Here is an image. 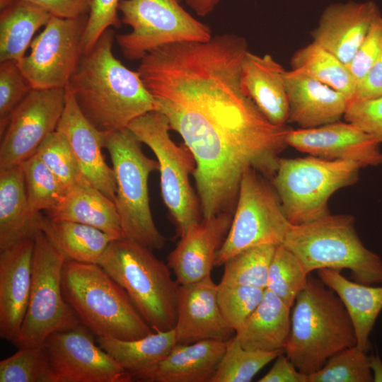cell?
I'll use <instances>...</instances> for the list:
<instances>
[{
  "mask_svg": "<svg viewBox=\"0 0 382 382\" xmlns=\"http://www.w3.org/2000/svg\"><path fill=\"white\" fill-rule=\"evenodd\" d=\"M114 38L113 29L105 30L83 54L66 86L83 115L105 134L127 128L137 118L156 111L154 98L138 72L115 57Z\"/></svg>",
  "mask_w": 382,
  "mask_h": 382,
  "instance_id": "obj_1",
  "label": "cell"
},
{
  "mask_svg": "<svg viewBox=\"0 0 382 382\" xmlns=\"http://www.w3.org/2000/svg\"><path fill=\"white\" fill-rule=\"evenodd\" d=\"M355 345L354 326L340 297L320 279L308 278L294 303L286 357L309 375L336 353Z\"/></svg>",
  "mask_w": 382,
  "mask_h": 382,
  "instance_id": "obj_2",
  "label": "cell"
},
{
  "mask_svg": "<svg viewBox=\"0 0 382 382\" xmlns=\"http://www.w3.org/2000/svg\"><path fill=\"white\" fill-rule=\"evenodd\" d=\"M62 287L81 323L96 337L132 340L154 332L125 289L98 264L66 260Z\"/></svg>",
  "mask_w": 382,
  "mask_h": 382,
  "instance_id": "obj_3",
  "label": "cell"
},
{
  "mask_svg": "<svg viewBox=\"0 0 382 382\" xmlns=\"http://www.w3.org/2000/svg\"><path fill=\"white\" fill-rule=\"evenodd\" d=\"M350 214H328L313 221L291 224L282 245L301 261L306 272L331 269L350 270L354 281L382 284V259L368 249Z\"/></svg>",
  "mask_w": 382,
  "mask_h": 382,
  "instance_id": "obj_4",
  "label": "cell"
},
{
  "mask_svg": "<svg viewBox=\"0 0 382 382\" xmlns=\"http://www.w3.org/2000/svg\"><path fill=\"white\" fill-rule=\"evenodd\" d=\"M151 250L126 238L115 239L98 265L125 289L154 331H166L177 321L179 284L168 264Z\"/></svg>",
  "mask_w": 382,
  "mask_h": 382,
  "instance_id": "obj_5",
  "label": "cell"
},
{
  "mask_svg": "<svg viewBox=\"0 0 382 382\" xmlns=\"http://www.w3.org/2000/svg\"><path fill=\"white\" fill-rule=\"evenodd\" d=\"M141 144L128 127L105 135L116 182L115 204L124 238L161 250L166 238L154 221L148 189L149 177L158 163L144 154Z\"/></svg>",
  "mask_w": 382,
  "mask_h": 382,
  "instance_id": "obj_6",
  "label": "cell"
},
{
  "mask_svg": "<svg viewBox=\"0 0 382 382\" xmlns=\"http://www.w3.org/2000/svg\"><path fill=\"white\" fill-rule=\"evenodd\" d=\"M360 168L353 161L311 155L279 158L272 183L288 221L299 225L330 214L328 204L331 195L354 184Z\"/></svg>",
  "mask_w": 382,
  "mask_h": 382,
  "instance_id": "obj_7",
  "label": "cell"
},
{
  "mask_svg": "<svg viewBox=\"0 0 382 382\" xmlns=\"http://www.w3.org/2000/svg\"><path fill=\"white\" fill-rule=\"evenodd\" d=\"M128 128L156 157L161 196L181 237L202 219L199 198L190 181L195 169V158L185 144L179 146L172 140L168 120L160 112L141 115Z\"/></svg>",
  "mask_w": 382,
  "mask_h": 382,
  "instance_id": "obj_8",
  "label": "cell"
},
{
  "mask_svg": "<svg viewBox=\"0 0 382 382\" xmlns=\"http://www.w3.org/2000/svg\"><path fill=\"white\" fill-rule=\"evenodd\" d=\"M118 11L128 33L116 36L122 55L141 60L151 51L181 42H204L212 38L210 28L181 5V0H120Z\"/></svg>",
  "mask_w": 382,
  "mask_h": 382,
  "instance_id": "obj_9",
  "label": "cell"
},
{
  "mask_svg": "<svg viewBox=\"0 0 382 382\" xmlns=\"http://www.w3.org/2000/svg\"><path fill=\"white\" fill-rule=\"evenodd\" d=\"M66 260L42 231L35 236L30 296L14 345L18 348L41 345L52 333L81 323L62 292V270Z\"/></svg>",
  "mask_w": 382,
  "mask_h": 382,
  "instance_id": "obj_10",
  "label": "cell"
},
{
  "mask_svg": "<svg viewBox=\"0 0 382 382\" xmlns=\"http://www.w3.org/2000/svg\"><path fill=\"white\" fill-rule=\"evenodd\" d=\"M265 178L253 168L243 173L231 224L214 267L248 248L283 243L291 224L272 183Z\"/></svg>",
  "mask_w": 382,
  "mask_h": 382,
  "instance_id": "obj_11",
  "label": "cell"
},
{
  "mask_svg": "<svg viewBox=\"0 0 382 382\" xmlns=\"http://www.w3.org/2000/svg\"><path fill=\"white\" fill-rule=\"evenodd\" d=\"M88 14L73 18L51 16L18 64L34 89L65 88L83 55Z\"/></svg>",
  "mask_w": 382,
  "mask_h": 382,
  "instance_id": "obj_12",
  "label": "cell"
},
{
  "mask_svg": "<svg viewBox=\"0 0 382 382\" xmlns=\"http://www.w3.org/2000/svg\"><path fill=\"white\" fill-rule=\"evenodd\" d=\"M82 323L52 333L43 343L53 382H130L132 376L96 344Z\"/></svg>",
  "mask_w": 382,
  "mask_h": 382,
  "instance_id": "obj_13",
  "label": "cell"
},
{
  "mask_svg": "<svg viewBox=\"0 0 382 382\" xmlns=\"http://www.w3.org/2000/svg\"><path fill=\"white\" fill-rule=\"evenodd\" d=\"M65 88H33L16 107L1 134L0 171L19 166L35 154L57 130L65 105Z\"/></svg>",
  "mask_w": 382,
  "mask_h": 382,
  "instance_id": "obj_14",
  "label": "cell"
},
{
  "mask_svg": "<svg viewBox=\"0 0 382 382\" xmlns=\"http://www.w3.org/2000/svg\"><path fill=\"white\" fill-rule=\"evenodd\" d=\"M286 144L308 155L345 160L361 168L382 165L381 144L355 125L340 120L319 127L290 129Z\"/></svg>",
  "mask_w": 382,
  "mask_h": 382,
  "instance_id": "obj_15",
  "label": "cell"
},
{
  "mask_svg": "<svg viewBox=\"0 0 382 382\" xmlns=\"http://www.w3.org/2000/svg\"><path fill=\"white\" fill-rule=\"evenodd\" d=\"M64 110L57 130L67 139L81 175L115 202V173L102 154L106 134L97 129L83 115L66 86Z\"/></svg>",
  "mask_w": 382,
  "mask_h": 382,
  "instance_id": "obj_16",
  "label": "cell"
},
{
  "mask_svg": "<svg viewBox=\"0 0 382 382\" xmlns=\"http://www.w3.org/2000/svg\"><path fill=\"white\" fill-rule=\"evenodd\" d=\"M218 284L211 275L198 282L179 284L177 321L178 344L201 340L228 341L235 331L227 324L217 301Z\"/></svg>",
  "mask_w": 382,
  "mask_h": 382,
  "instance_id": "obj_17",
  "label": "cell"
},
{
  "mask_svg": "<svg viewBox=\"0 0 382 382\" xmlns=\"http://www.w3.org/2000/svg\"><path fill=\"white\" fill-rule=\"evenodd\" d=\"M35 239L0 251V336L17 342L28 306Z\"/></svg>",
  "mask_w": 382,
  "mask_h": 382,
  "instance_id": "obj_18",
  "label": "cell"
},
{
  "mask_svg": "<svg viewBox=\"0 0 382 382\" xmlns=\"http://www.w3.org/2000/svg\"><path fill=\"white\" fill-rule=\"evenodd\" d=\"M233 214H218L202 220L180 237L168 256V265L179 284L198 282L211 275L216 254L229 231Z\"/></svg>",
  "mask_w": 382,
  "mask_h": 382,
  "instance_id": "obj_19",
  "label": "cell"
},
{
  "mask_svg": "<svg viewBox=\"0 0 382 382\" xmlns=\"http://www.w3.org/2000/svg\"><path fill=\"white\" fill-rule=\"evenodd\" d=\"M380 14L372 1L332 4L311 32L313 41L348 65Z\"/></svg>",
  "mask_w": 382,
  "mask_h": 382,
  "instance_id": "obj_20",
  "label": "cell"
},
{
  "mask_svg": "<svg viewBox=\"0 0 382 382\" xmlns=\"http://www.w3.org/2000/svg\"><path fill=\"white\" fill-rule=\"evenodd\" d=\"M285 81L288 122L308 129L339 121L344 117L349 101L338 91L294 69L286 71Z\"/></svg>",
  "mask_w": 382,
  "mask_h": 382,
  "instance_id": "obj_21",
  "label": "cell"
},
{
  "mask_svg": "<svg viewBox=\"0 0 382 382\" xmlns=\"http://www.w3.org/2000/svg\"><path fill=\"white\" fill-rule=\"evenodd\" d=\"M284 68L270 54L246 52L241 69V86L261 113L275 125L289 120Z\"/></svg>",
  "mask_w": 382,
  "mask_h": 382,
  "instance_id": "obj_22",
  "label": "cell"
},
{
  "mask_svg": "<svg viewBox=\"0 0 382 382\" xmlns=\"http://www.w3.org/2000/svg\"><path fill=\"white\" fill-rule=\"evenodd\" d=\"M44 218L28 202L21 166L0 171V251L35 239Z\"/></svg>",
  "mask_w": 382,
  "mask_h": 382,
  "instance_id": "obj_23",
  "label": "cell"
},
{
  "mask_svg": "<svg viewBox=\"0 0 382 382\" xmlns=\"http://www.w3.org/2000/svg\"><path fill=\"white\" fill-rule=\"evenodd\" d=\"M228 341L206 340L190 344H177L139 381L211 382Z\"/></svg>",
  "mask_w": 382,
  "mask_h": 382,
  "instance_id": "obj_24",
  "label": "cell"
},
{
  "mask_svg": "<svg viewBox=\"0 0 382 382\" xmlns=\"http://www.w3.org/2000/svg\"><path fill=\"white\" fill-rule=\"evenodd\" d=\"M47 217L97 228L115 239L125 238L115 202L83 175L68 188Z\"/></svg>",
  "mask_w": 382,
  "mask_h": 382,
  "instance_id": "obj_25",
  "label": "cell"
},
{
  "mask_svg": "<svg viewBox=\"0 0 382 382\" xmlns=\"http://www.w3.org/2000/svg\"><path fill=\"white\" fill-rule=\"evenodd\" d=\"M290 330V308L265 289L259 305L236 332L235 337L246 349L285 351Z\"/></svg>",
  "mask_w": 382,
  "mask_h": 382,
  "instance_id": "obj_26",
  "label": "cell"
},
{
  "mask_svg": "<svg viewBox=\"0 0 382 382\" xmlns=\"http://www.w3.org/2000/svg\"><path fill=\"white\" fill-rule=\"evenodd\" d=\"M317 271L319 279L345 305L354 326L357 346L367 352L370 333L382 310V286L352 282L335 270Z\"/></svg>",
  "mask_w": 382,
  "mask_h": 382,
  "instance_id": "obj_27",
  "label": "cell"
},
{
  "mask_svg": "<svg viewBox=\"0 0 382 382\" xmlns=\"http://www.w3.org/2000/svg\"><path fill=\"white\" fill-rule=\"evenodd\" d=\"M0 62H18L25 56L35 33L51 15L25 0H0Z\"/></svg>",
  "mask_w": 382,
  "mask_h": 382,
  "instance_id": "obj_28",
  "label": "cell"
},
{
  "mask_svg": "<svg viewBox=\"0 0 382 382\" xmlns=\"http://www.w3.org/2000/svg\"><path fill=\"white\" fill-rule=\"evenodd\" d=\"M98 345L133 378L139 381L163 360L177 345L174 328L153 332L137 340L96 337Z\"/></svg>",
  "mask_w": 382,
  "mask_h": 382,
  "instance_id": "obj_29",
  "label": "cell"
},
{
  "mask_svg": "<svg viewBox=\"0 0 382 382\" xmlns=\"http://www.w3.org/2000/svg\"><path fill=\"white\" fill-rule=\"evenodd\" d=\"M42 231L67 260L98 264L114 238L91 226L45 216Z\"/></svg>",
  "mask_w": 382,
  "mask_h": 382,
  "instance_id": "obj_30",
  "label": "cell"
},
{
  "mask_svg": "<svg viewBox=\"0 0 382 382\" xmlns=\"http://www.w3.org/2000/svg\"><path fill=\"white\" fill-rule=\"evenodd\" d=\"M291 66L338 91L349 103L353 100L357 81L348 65L315 42L294 53Z\"/></svg>",
  "mask_w": 382,
  "mask_h": 382,
  "instance_id": "obj_31",
  "label": "cell"
},
{
  "mask_svg": "<svg viewBox=\"0 0 382 382\" xmlns=\"http://www.w3.org/2000/svg\"><path fill=\"white\" fill-rule=\"evenodd\" d=\"M277 246L257 245L232 256L224 264V274L220 284L265 289L270 266Z\"/></svg>",
  "mask_w": 382,
  "mask_h": 382,
  "instance_id": "obj_32",
  "label": "cell"
},
{
  "mask_svg": "<svg viewBox=\"0 0 382 382\" xmlns=\"http://www.w3.org/2000/svg\"><path fill=\"white\" fill-rule=\"evenodd\" d=\"M285 351H253L230 339L211 382H249L264 366Z\"/></svg>",
  "mask_w": 382,
  "mask_h": 382,
  "instance_id": "obj_33",
  "label": "cell"
},
{
  "mask_svg": "<svg viewBox=\"0 0 382 382\" xmlns=\"http://www.w3.org/2000/svg\"><path fill=\"white\" fill-rule=\"evenodd\" d=\"M308 275L299 259L280 244L276 248L270 266L266 289L291 308L297 295L306 286Z\"/></svg>",
  "mask_w": 382,
  "mask_h": 382,
  "instance_id": "obj_34",
  "label": "cell"
},
{
  "mask_svg": "<svg viewBox=\"0 0 382 382\" xmlns=\"http://www.w3.org/2000/svg\"><path fill=\"white\" fill-rule=\"evenodd\" d=\"M28 202L37 212L49 211L60 201L65 189L37 154L21 164Z\"/></svg>",
  "mask_w": 382,
  "mask_h": 382,
  "instance_id": "obj_35",
  "label": "cell"
},
{
  "mask_svg": "<svg viewBox=\"0 0 382 382\" xmlns=\"http://www.w3.org/2000/svg\"><path fill=\"white\" fill-rule=\"evenodd\" d=\"M374 381L370 357L357 345L346 348L328 359L318 371L308 375L307 382Z\"/></svg>",
  "mask_w": 382,
  "mask_h": 382,
  "instance_id": "obj_36",
  "label": "cell"
},
{
  "mask_svg": "<svg viewBox=\"0 0 382 382\" xmlns=\"http://www.w3.org/2000/svg\"><path fill=\"white\" fill-rule=\"evenodd\" d=\"M0 382H53L42 345L18 348L0 361Z\"/></svg>",
  "mask_w": 382,
  "mask_h": 382,
  "instance_id": "obj_37",
  "label": "cell"
},
{
  "mask_svg": "<svg viewBox=\"0 0 382 382\" xmlns=\"http://www.w3.org/2000/svg\"><path fill=\"white\" fill-rule=\"evenodd\" d=\"M265 289L233 284H218L217 301L227 324L235 332L262 300Z\"/></svg>",
  "mask_w": 382,
  "mask_h": 382,
  "instance_id": "obj_38",
  "label": "cell"
},
{
  "mask_svg": "<svg viewBox=\"0 0 382 382\" xmlns=\"http://www.w3.org/2000/svg\"><path fill=\"white\" fill-rule=\"evenodd\" d=\"M36 154L59 180L65 192L82 176L67 139L57 130L44 140Z\"/></svg>",
  "mask_w": 382,
  "mask_h": 382,
  "instance_id": "obj_39",
  "label": "cell"
},
{
  "mask_svg": "<svg viewBox=\"0 0 382 382\" xmlns=\"http://www.w3.org/2000/svg\"><path fill=\"white\" fill-rule=\"evenodd\" d=\"M33 88L13 60L0 64V131L5 130L11 115Z\"/></svg>",
  "mask_w": 382,
  "mask_h": 382,
  "instance_id": "obj_40",
  "label": "cell"
},
{
  "mask_svg": "<svg viewBox=\"0 0 382 382\" xmlns=\"http://www.w3.org/2000/svg\"><path fill=\"white\" fill-rule=\"evenodd\" d=\"M120 0H93L83 37V54L89 51L103 32L111 27L120 28L117 14Z\"/></svg>",
  "mask_w": 382,
  "mask_h": 382,
  "instance_id": "obj_41",
  "label": "cell"
},
{
  "mask_svg": "<svg viewBox=\"0 0 382 382\" xmlns=\"http://www.w3.org/2000/svg\"><path fill=\"white\" fill-rule=\"evenodd\" d=\"M351 122L382 144V96L349 103L344 115Z\"/></svg>",
  "mask_w": 382,
  "mask_h": 382,
  "instance_id": "obj_42",
  "label": "cell"
},
{
  "mask_svg": "<svg viewBox=\"0 0 382 382\" xmlns=\"http://www.w3.org/2000/svg\"><path fill=\"white\" fill-rule=\"evenodd\" d=\"M382 54V14L376 17L352 61L348 64L357 82Z\"/></svg>",
  "mask_w": 382,
  "mask_h": 382,
  "instance_id": "obj_43",
  "label": "cell"
},
{
  "mask_svg": "<svg viewBox=\"0 0 382 382\" xmlns=\"http://www.w3.org/2000/svg\"><path fill=\"white\" fill-rule=\"evenodd\" d=\"M45 10L51 16L73 18L89 13L93 0H25Z\"/></svg>",
  "mask_w": 382,
  "mask_h": 382,
  "instance_id": "obj_44",
  "label": "cell"
},
{
  "mask_svg": "<svg viewBox=\"0 0 382 382\" xmlns=\"http://www.w3.org/2000/svg\"><path fill=\"white\" fill-rule=\"evenodd\" d=\"M382 96V54L363 77L357 82L355 94L350 102L363 101Z\"/></svg>",
  "mask_w": 382,
  "mask_h": 382,
  "instance_id": "obj_45",
  "label": "cell"
},
{
  "mask_svg": "<svg viewBox=\"0 0 382 382\" xmlns=\"http://www.w3.org/2000/svg\"><path fill=\"white\" fill-rule=\"evenodd\" d=\"M308 375L299 371L289 359L280 354L259 382H307Z\"/></svg>",
  "mask_w": 382,
  "mask_h": 382,
  "instance_id": "obj_46",
  "label": "cell"
},
{
  "mask_svg": "<svg viewBox=\"0 0 382 382\" xmlns=\"http://www.w3.org/2000/svg\"><path fill=\"white\" fill-rule=\"evenodd\" d=\"M221 0H185L186 4L199 16L212 13Z\"/></svg>",
  "mask_w": 382,
  "mask_h": 382,
  "instance_id": "obj_47",
  "label": "cell"
},
{
  "mask_svg": "<svg viewBox=\"0 0 382 382\" xmlns=\"http://www.w3.org/2000/svg\"><path fill=\"white\" fill-rule=\"evenodd\" d=\"M370 368L374 381H382V362L378 356L370 357Z\"/></svg>",
  "mask_w": 382,
  "mask_h": 382,
  "instance_id": "obj_48",
  "label": "cell"
}]
</instances>
